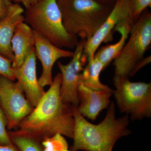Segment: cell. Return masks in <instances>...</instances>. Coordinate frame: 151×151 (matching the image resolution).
Here are the masks:
<instances>
[{"label": "cell", "mask_w": 151, "mask_h": 151, "mask_svg": "<svg viewBox=\"0 0 151 151\" xmlns=\"http://www.w3.org/2000/svg\"><path fill=\"white\" fill-rule=\"evenodd\" d=\"M61 74L59 73L53 78L49 89L37 105L14 131L35 138L41 142L57 134L73 138L75 120L72 105L61 99Z\"/></svg>", "instance_id": "obj_1"}, {"label": "cell", "mask_w": 151, "mask_h": 151, "mask_svg": "<svg viewBox=\"0 0 151 151\" xmlns=\"http://www.w3.org/2000/svg\"><path fill=\"white\" fill-rule=\"evenodd\" d=\"M72 108L75 127L73 145L70 151H112L118 139L131 134L127 128L129 116L126 115L116 118L113 102L109 105L104 120L96 125L88 122L76 107L72 105Z\"/></svg>", "instance_id": "obj_2"}, {"label": "cell", "mask_w": 151, "mask_h": 151, "mask_svg": "<svg viewBox=\"0 0 151 151\" xmlns=\"http://www.w3.org/2000/svg\"><path fill=\"white\" fill-rule=\"evenodd\" d=\"M68 32L89 40L111 13L113 7L96 0H56Z\"/></svg>", "instance_id": "obj_3"}, {"label": "cell", "mask_w": 151, "mask_h": 151, "mask_svg": "<svg viewBox=\"0 0 151 151\" xmlns=\"http://www.w3.org/2000/svg\"><path fill=\"white\" fill-rule=\"evenodd\" d=\"M24 16L34 31L57 47L72 49L79 42L65 29L56 0H39L26 9Z\"/></svg>", "instance_id": "obj_4"}, {"label": "cell", "mask_w": 151, "mask_h": 151, "mask_svg": "<svg viewBox=\"0 0 151 151\" xmlns=\"http://www.w3.org/2000/svg\"><path fill=\"white\" fill-rule=\"evenodd\" d=\"M130 37L114 60L115 75L129 79L134 68L144 59L151 44V13L148 9L132 26Z\"/></svg>", "instance_id": "obj_5"}, {"label": "cell", "mask_w": 151, "mask_h": 151, "mask_svg": "<svg viewBox=\"0 0 151 151\" xmlns=\"http://www.w3.org/2000/svg\"><path fill=\"white\" fill-rule=\"evenodd\" d=\"M113 81L116 89L112 94L121 113L130 115L132 121L150 118V82H132L115 75Z\"/></svg>", "instance_id": "obj_6"}, {"label": "cell", "mask_w": 151, "mask_h": 151, "mask_svg": "<svg viewBox=\"0 0 151 151\" xmlns=\"http://www.w3.org/2000/svg\"><path fill=\"white\" fill-rule=\"evenodd\" d=\"M0 106L7 120L8 131L17 130L33 107L14 81L0 75Z\"/></svg>", "instance_id": "obj_7"}, {"label": "cell", "mask_w": 151, "mask_h": 151, "mask_svg": "<svg viewBox=\"0 0 151 151\" xmlns=\"http://www.w3.org/2000/svg\"><path fill=\"white\" fill-rule=\"evenodd\" d=\"M86 41H79L75 47L74 54L71 60L66 65L58 62V66L61 71V81L60 93L61 99L77 108L79 104L78 88L79 76L84 69L87 58L83 53Z\"/></svg>", "instance_id": "obj_8"}, {"label": "cell", "mask_w": 151, "mask_h": 151, "mask_svg": "<svg viewBox=\"0 0 151 151\" xmlns=\"http://www.w3.org/2000/svg\"><path fill=\"white\" fill-rule=\"evenodd\" d=\"M129 17H132L129 1L117 0L105 21L94 35L86 41L83 53L87 58L88 61L94 58L102 42L113 40V30L119 22Z\"/></svg>", "instance_id": "obj_9"}, {"label": "cell", "mask_w": 151, "mask_h": 151, "mask_svg": "<svg viewBox=\"0 0 151 151\" xmlns=\"http://www.w3.org/2000/svg\"><path fill=\"white\" fill-rule=\"evenodd\" d=\"M36 56L33 47L26 56L20 67L13 68L16 84L25 94L26 98L33 108L37 105L44 95L43 88L39 84L36 76Z\"/></svg>", "instance_id": "obj_10"}, {"label": "cell", "mask_w": 151, "mask_h": 151, "mask_svg": "<svg viewBox=\"0 0 151 151\" xmlns=\"http://www.w3.org/2000/svg\"><path fill=\"white\" fill-rule=\"evenodd\" d=\"M34 37L36 56L40 60L42 67V73L38 81L43 88L50 86L52 83V68L57 60L61 58H72L74 52L57 47L35 31Z\"/></svg>", "instance_id": "obj_11"}, {"label": "cell", "mask_w": 151, "mask_h": 151, "mask_svg": "<svg viewBox=\"0 0 151 151\" xmlns=\"http://www.w3.org/2000/svg\"><path fill=\"white\" fill-rule=\"evenodd\" d=\"M113 90H94L79 83L78 97L79 104L77 109L84 118L94 121L100 112L108 108Z\"/></svg>", "instance_id": "obj_12"}, {"label": "cell", "mask_w": 151, "mask_h": 151, "mask_svg": "<svg viewBox=\"0 0 151 151\" xmlns=\"http://www.w3.org/2000/svg\"><path fill=\"white\" fill-rule=\"evenodd\" d=\"M24 12L20 4L11 3L6 15L0 19V54L12 62L14 56L11 41L17 26L24 22Z\"/></svg>", "instance_id": "obj_13"}, {"label": "cell", "mask_w": 151, "mask_h": 151, "mask_svg": "<svg viewBox=\"0 0 151 151\" xmlns=\"http://www.w3.org/2000/svg\"><path fill=\"white\" fill-rule=\"evenodd\" d=\"M11 44L14 56L12 67L17 68L22 64L26 56L35 47L34 31L24 22L20 23L15 29Z\"/></svg>", "instance_id": "obj_14"}, {"label": "cell", "mask_w": 151, "mask_h": 151, "mask_svg": "<svg viewBox=\"0 0 151 151\" xmlns=\"http://www.w3.org/2000/svg\"><path fill=\"white\" fill-rule=\"evenodd\" d=\"M134 22L132 17H129L119 22L113 30L119 32L121 35L120 40L113 44L102 47L94 55V57L103 64L104 68L119 55L126 43L132 26Z\"/></svg>", "instance_id": "obj_15"}, {"label": "cell", "mask_w": 151, "mask_h": 151, "mask_svg": "<svg viewBox=\"0 0 151 151\" xmlns=\"http://www.w3.org/2000/svg\"><path fill=\"white\" fill-rule=\"evenodd\" d=\"M104 69L103 63L94 57L88 61V63L80 74L79 83L93 90H112L108 85L103 84L100 81V73Z\"/></svg>", "instance_id": "obj_16"}, {"label": "cell", "mask_w": 151, "mask_h": 151, "mask_svg": "<svg viewBox=\"0 0 151 151\" xmlns=\"http://www.w3.org/2000/svg\"><path fill=\"white\" fill-rule=\"evenodd\" d=\"M8 134L13 144L19 151H43L40 141L28 135L9 131Z\"/></svg>", "instance_id": "obj_17"}, {"label": "cell", "mask_w": 151, "mask_h": 151, "mask_svg": "<svg viewBox=\"0 0 151 151\" xmlns=\"http://www.w3.org/2000/svg\"><path fill=\"white\" fill-rule=\"evenodd\" d=\"M43 151H70L63 135L57 134L41 142Z\"/></svg>", "instance_id": "obj_18"}, {"label": "cell", "mask_w": 151, "mask_h": 151, "mask_svg": "<svg viewBox=\"0 0 151 151\" xmlns=\"http://www.w3.org/2000/svg\"><path fill=\"white\" fill-rule=\"evenodd\" d=\"M129 3L133 22L139 19L145 10L151 7V0H128Z\"/></svg>", "instance_id": "obj_19"}, {"label": "cell", "mask_w": 151, "mask_h": 151, "mask_svg": "<svg viewBox=\"0 0 151 151\" xmlns=\"http://www.w3.org/2000/svg\"><path fill=\"white\" fill-rule=\"evenodd\" d=\"M8 122L5 114L0 106V145H13L7 129Z\"/></svg>", "instance_id": "obj_20"}, {"label": "cell", "mask_w": 151, "mask_h": 151, "mask_svg": "<svg viewBox=\"0 0 151 151\" xmlns=\"http://www.w3.org/2000/svg\"><path fill=\"white\" fill-rule=\"evenodd\" d=\"M12 63L9 60L0 54V75L14 81L16 78L12 67Z\"/></svg>", "instance_id": "obj_21"}, {"label": "cell", "mask_w": 151, "mask_h": 151, "mask_svg": "<svg viewBox=\"0 0 151 151\" xmlns=\"http://www.w3.org/2000/svg\"><path fill=\"white\" fill-rule=\"evenodd\" d=\"M11 3L9 0H0V19L6 15Z\"/></svg>", "instance_id": "obj_22"}, {"label": "cell", "mask_w": 151, "mask_h": 151, "mask_svg": "<svg viewBox=\"0 0 151 151\" xmlns=\"http://www.w3.org/2000/svg\"><path fill=\"white\" fill-rule=\"evenodd\" d=\"M151 62V56H148L146 58H144L143 60L138 63L136 67L134 68V70L132 71L131 73L130 77H133L134 75L136 74L138 71H139L140 69H141L142 68L145 66V65H147V64H149Z\"/></svg>", "instance_id": "obj_23"}, {"label": "cell", "mask_w": 151, "mask_h": 151, "mask_svg": "<svg viewBox=\"0 0 151 151\" xmlns=\"http://www.w3.org/2000/svg\"><path fill=\"white\" fill-rule=\"evenodd\" d=\"M9 1L15 4H22L26 9L37 2L39 0H9Z\"/></svg>", "instance_id": "obj_24"}, {"label": "cell", "mask_w": 151, "mask_h": 151, "mask_svg": "<svg viewBox=\"0 0 151 151\" xmlns=\"http://www.w3.org/2000/svg\"><path fill=\"white\" fill-rule=\"evenodd\" d=\"M0 151H19L14 145H0Z\"/></svg>", "instance_id": "obj_25"}, {"label": "cell", "mask_w": 151, "mask_h": 151, "mask_svg": "<svg viewBox=\"0 0 151 151\" xmlns=\"http://www.w3.org/2000/svg\"><path fill=\"white\" fill-rule=\"evenodd\" d=\"M96 1L106 5L113 7L115 5L117 0H96Z\"/></svg>", "instance_id": "obj_26"}]
</instances>
